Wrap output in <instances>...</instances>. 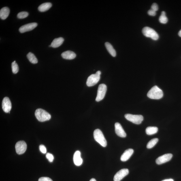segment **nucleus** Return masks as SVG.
I'll list each match as a JSON object with an SVG mask.
<instances>
[{"label":"nucleus","instance_id":"nucleus-1","mask_svg":"<svg viewBox=\"0 0 181 181\" xmlns=\"http://www.w3.org/2000/svg\"><path fill=\"white\" fill-rule=\"evenodd\" d=\"M163 93L161 89L157 86H154L149 91L148 97L150 99H159L163 98Z\"/></svg>","mask_w":181,"mask_h":181},{"label":"nucleus","instance_id":"nucleus-2","mask_svg":"<svg viewBox=\"0 0 181 181\" xmlns=\"http://www.w3.org/2000/svg\"><path fill=\"white\" fill-rule=\"evenodd\" d=\"M35 116L37 119L40 122L49 120L51 118L50 114L42 109H38L35 112Z\"/></svg>","mask_w":181,"mask_h":181},{"label":"nucleus","instance_id":"nucleus-3","mask_svg":"<svg viewBox=\"0 0 181 181\" xmlns=\"http://www.w3.org/2000/svg\"><path fill=\"white\" fill-rule=\"evenodd\" d=\"M94 137L95 140L99 143L101 146L104 147H105L107 146V141L100 130L97 129L94 131Z\"/></svg>","mask_w":181,"mask_h":181},{"label":"nucleus","instance_id":"nucleus-4","mask_svg":"<svg viewBox=\"0 0 181 181\" xmlns=\"http://www.w3.org/2000/svg\"><path fill=\"white\" fill-rule=\"evenodd\" d=\"M142 33L145 36L151 38L154 40H157L159 39V36L155 30L152 28L146 27L143 28Z\"/></svg>","mask_w":181,"mask_h":181},{"label":"nucleus","instance_id":"nucleus-5","mask_svg":"<svg viewBox=\"0 0 181 181\" xmlns=\"http://www.w3.org/2000/svg\"><path fill=\"white\" fill-rule=\"evenodd\" d=\"M101 73L100 71H98L95 74H92L89 77L86 82L87 86L92 87L96 84L100 79Z\"/></svg>","mask_w":181,"mask_h":181},{"label":"nucleus","instance_id":"nucleus-6","mask_svg":"<svg viewBox=\"0 0 181 181\" xmlns=\"http://www.w3.org/2000/svg\"><path fill=\"white\" fill-rule=\"evenodd\" d=\"M124 116L128 120L137 124H140L144 120L143 116L140 115L127 114H125Z\"/></svg>","mask_w":181,"mask_h":181},{"label":"nucleus","instance_id":"nucleus-7","mask_svg":"<svg viewBox=\"0 0 181 181\" xmlns=\"http://www.w3.org/2000/svg\"><path fill=\"white\" fill-rule=\"evenodd\" d=\"M107 91V86L104 84L100 85L98 88L96 100L101 101L104 98Z\"/></svg>","mask_w":181,"mask_h":181},{"label":"nucleus","instance_id":"nucleus-8","mask_svg":"<svg viewBox=\"0 0 181 181\" xmlns=\"http://www.w3.org/2000/svg\"><path fill=\"white\" fill-rule=\"evenodd\" d=\"M16 152L19 155L23 154L26 152L27 148V145L24 141H18L15 146Z\"/></svg>","mask_w":181,"mask_h":181},{"label":"nucleus","instance_id":"nucleus-9","mask_svg":"<svg viewBox=\"0 0 181 181\" xmlns=\"http://www.w3.org/2000/svg\"><path fill=\"white\" fill-rule=\"evenodd\" d=\"M129 173V170L127 169H122L120 170L115 174L114 177V181H120L127 176Z\"/></svg>","mask_w":181,"mask_h":181},{"label":"nucleus","instance_id":"nucleus-10","mask_svg":"<svg viewBox=\"0 0 181 181\" xmlns=\"http://www.w3.org/2000/svg\"><path fill=\"white\" fill-rule=\"evenodd\" d=\"M37 25L38 24L36 22H32V23L24 24L19 28V31L22 33L31 31L36 27Z\"/></svg>","mask_w":181,"mask_h":181},{"label":"nucleus","instance_id":"nucleus-11","mask_svg":"<svg viewBox=\"0 0 181 181\" xmlns=\"http://www.w3.org/2000/svg\"><path fill=\"white\" fill-rule=\"evenodd\" d=\"M172 154L170 153L164 155L160 156L156 159V163L158 165H160L167 163L172 159Z\"/></svg>","mask_w":181,"mask_h":181},{"label":"nucleus","instance_id":"nucleus-12","mask_svg":"<svg viewBox=\"0 0 181 181\" xmlns=\"http://www.w3.org/2000/svg\"><path fill=\"white\" fill-rule=\"evenodd\" d=\"M3 110L5 113H9L12 109V103L8 97L4 98L2 103Z\"/></svg>","mask_w":181,"mask_h":181},{"label":"nucleus","instance_id":"nucleus-13","mask_svg":"<svg viewBox=\"0 0 181 181\" xmlns=\"http://www.w3.org/2000/svg\"><path fill=\"white\" fill-rule=\"evenodd\" d=\"M115 132L116 135L122 137H125L127 136L123 128L120 124L118 122H116L115 124Z\"/></svg>","mask_w":181,"mask_h":181},{"label":"nucleus","instance_id":"nucleus-14","mask_svg":"<svg viewBox=\"0 0 181 181\" xmlns=\"http://www.w3.org/2000/svg\"><path fill=\"white\" fill-rule=\"evenodd\" d=\"M81 154L80 151H77L73 155V162L75 165L80 166L82 164L83 159L81 157Z\"/></svg>","mask_w":181,"mask_h":181},{"label":"nucleus","instance_id":"nucleus-15","mask_svg":"<svg viewBox=\"0 0 181 181\" xmlns=\"http://www.w3.org/2000/svg\"><path fill=\"white\" fill-rule=\"evenodd\" d=\"M134 151L133 149H129L126 150L122 154L120 160L122 161L125 162L129 160L133 154Z\"/></svg>","mask_w":181,"mask_h":181},{"label":"nucleus","instance_id":"nucleus-16","mask_svg":"<svg viewBox=\"0 0 181 181\" xmlns=\"http://www.w3.org/2000/svg\"><path fill=\"white\" fill-rule=\"evenodd\" d=\"M61 56L64 59L71 60L74 59L76 57V55L71 51H67L62 54Z\"/></svg>","mask_w":181,"mask_h":181},{"label":"nucleus","instance_id":"nucleus-17","mask_svg":"<svg viewBox=\"0 0 181 181\" xmlns=\"http://www.w3.org/2000/svg\"><path fill=\"white\" fill-rule=\"evenodd\" d=\"M10 10L8 7H5L2 8L0 11V17L1 19L4 20L8 17Z\"/></svg>","mask_w":181,"mask_h":181},{"label":"nucleus","instance_id":"nucleus-18","mask_svg":"<svg viewBox=\"0 0 181 181\" xmlns=\"http://www.w3.org/2000/svg\"><path fill=\"white\" fill-rule=\"evenodd\" d=\"M64 41V39L62 37L55 39L51 44V46L53 48H57L61 46L63 43Z\"/></svg>","mask_w":181,"mask_h":181},{"label":"nucleus","instance_id":"nucleus-19","mask_svg":"<svg viewBox=\"0 0 181 181\" xmlns=\"http://www.w3.org/2000/svg\"><path fill=\"white\" fill-rule=\"evenodd\" d=\"M52 6V3H46L42 4L38 7V10L40 12H45L49 10Z\"/></svg>","mask_w":181,"mask_h":181},{"label":"nucleus","instance_id":"nucleus-20","mask_svg":"<svg viewBox=\"0 0 181 181\" xmlns=\"http://www.w3.org/2000/svg\"><path fill=\"white\" fill-rule=\"evenodd\" d=\"M105 46L106 48L107 49V50L111 55L113 57H116V52L114 50L112 45L110 43L106 42L105 43Z\"/></svg>","mask_w":181,"mask_h":181},{"label":"nucleus","instance_id":"nucleus-21","mask_svg":"<svg viewBox=\"0 0 181 181\" xmlns=\"http://www.w3.org/2000/svg\"><path fill=\"white\" fill-rule=\"evenodd\" d=\"M158 128L155 127H149L146 128V132L147 135H152L157 133Z\"/></svg>","mask_w":181,"mask_h":181},{"label":"nucleus","instance_id":"nucleus-22","mask_svg":"<svg viewBox=\"0 0 181 181\" xmlns=\"http://www.w3.org/2000/svg\"><path fill=\"white\" fill-rule=\"evenodd\" d=\"M28 59L29 61L33 64H36L38 63V60L34 55L31 52L28 53L27 55Z\"/></svg>","mask_w":181,"mask_h":181},{"label":"nucleus","instance_id":"nucleus-23","mask_svg":"<svg viewBox=\"0 0 181 181\" xmlns=\"http://www.w3.org/2000/svg\"><path fill=\"white\" fill-rule=\"evenodd\" d=\"M159 21L160 23L165 24L167 23L168 19L166 16V13L165 12L163 11L161 13V16L159 18Z\"/></svg>","mask_w":181,"mask_h":181},{"label":"nucleus","instance_id":"nucleus-24","mask_svg":"<svg viewBox=\"0 0 181 181\" xmlns=\"http://www.w3.org/2000/svg\"><path fill=\"white\" fill-rule=\"evenodd\" d=\"M158 141H159V139L158 138H154L152 139L148 143L147 145V148L149 149L153 148L158 143Z\"/></svg>","mask_w":181,"mask_h":181},{"label":"nucleus","instance_id":"nucleus-25","mask_svg":"<svg viewBox=\"0 0 181 181\" xmlns=\"http://www.w3.org/2000/svg\"><path fill=\"white\" fill-rule=\"evenodd\" d=\"M12 68L13 73L14 74H16L18 72L19 67L18 64L16 63V61H14L12 63Z\"/></svg>","mask_w":181,"mask_h":181},{"label":"nucleus","instance_id":"nucleus-26","mask_svg":"<svg viewBox=\"0 0 181 181\" xmlns=\"http://www.w3.org/2000/svg\"><path fill=\"white\" fill-rule=\"evenodd\" d=\"M28 15H29V14L28 12H22L18 13L17 17L18 18L22 19L27 17Z\"/></svg>","mask_w":181,"mask_h":181},{"label":"nucleus","instance_id":"nucleus-27","mask_svg":"<svg viewBox=\"0 0 181 181\" xmlns=\"http://www.w3.org/2000/svg\"><path fill=\"white\" fill-rule=\"evenodd\" d=\"M46 157L50 163H52L53 161L54 156L52 154L50 153H47L46 155Z\"/></svg>","mask_w":181,"mask_h":181},{"label":"nucleus","instance_id":"nucleus-28","mask_svg":"<svg viewBox=\"0 0 181 181\" xmlns=\"http://www.w3.org/2000/svg\"><path fill=\"white\" fill-rule=\"evenodd\" d=\"M39 149L41 153L43 154H45L46 153L47 149L44 145H41L39 146Z\"/></svg>","mask_w":181,"mask_h":181},{"label":"nucleus","instance_id":"nucleus-29","mask_svg":"<svg viewBox=\"0 0 181 181\" xmlns=\"http://www.w3.org/2000/svg\"><path fill=\"white\" fill-rule=\"evenodd\" d=\"M151 9L155 11V12L157 11L158 10V7L157 4L156 3L153 4L151 7Z\"/></svg>","mask_w":181,"mask_h":181},{"label":"nucleus","instance_id":"nucleus-30","mask_svg":"<svg viewBox=\"0 0 181 181\" xmlns=\"http://www.w3.org/2000/svg\"><path fill=\"white\" fill-rule=\"evenodd\" d=\"M38 181H53L51 179L48 177H41L39 179Z\"/></svg>","mask_w":181,"mask_h":181},{"label":"nucleus","instance_id":"nucleus-31","mask_svg":"<svg viewBox=\"0 0 181 181\" xmlns=\"http://www.w3.org/2000/svg\"><path fill=\"white\" fill-rule=\"evenodd\" d=\"M148 13L150 16H155L156 15V12L151 9L148 11Z\"/></svg>","mask_w":181,"mask_h":181},{"label":"nucleus","instance_id":"nucleus-32","mask_svg":"<svg viewBox=\"0 0 181 181\" xmlns=\"http://www.w3.org/2000/svg\"><path fill=\"white\" fill-rule=\"evenodd\" d=\"M162 181H174L172 179H166Z\"/></svg>","mask_w":181,"mask_h":181},{"label":"nucleus","instance_id":"nucleus-33","mask_svg":"<svg viewBox=\"0 0 181 181\" xmlns=\"http://www.w3.org/2000/svg\"><path fill=\"white\" fill-rule=\"evenodd\" d=\"M178 35L179 36L181 37V30L179 32Z\"/></svg>","mask_w":181,"mask_h":181},{"label":"nucleus","instance_id":"nucleus-34","mask_svg":"<svg viewBox=\"0 0 181 181\" xmlns=\"http://www.w3.org/2000/svg\"><path fill=\"white\" fill-rule=\"evenodd\" d=\"M90 181H96L95 179L92 178L91 180H90Z\"/></svg>","mask_w":181,"mask_h":181}]
</instances>
